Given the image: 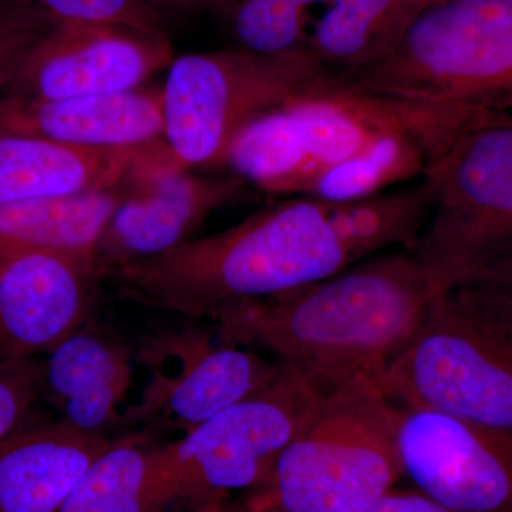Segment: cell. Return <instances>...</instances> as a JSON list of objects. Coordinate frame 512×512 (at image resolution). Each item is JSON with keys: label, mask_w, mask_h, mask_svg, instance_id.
I'll return each mask as SVG.
<instances>
[{"label": "cell", "mask_w": 512, "mask_h": 512, "mask_svg": "<svg viewBox=\"0 0 512 512\" xmlns=\"http://www.w3.org/2000/svg\"><path fill=\"white\" fill-rule=\"evenodd\" d=\"M434 286L410 248L311 285L242 303L212 322L229 345L274 353L316 397L382 382L429 312Z\"/></svg>", "instance_id": "obj_1"}, {"label": "cell", "mask_w": 512, "mask_h": 512, "mask_svg": "<svg viewBox=\"0 0 512 512\" xmlns=\"http://www.w3.org/2000/svg\"><path fill=\"white\" fill-rule=\"evenodd\" d=\"M359 201L295 197L232 228L104 274L123 299L191 319H214L322 281L363 261Z\"/></svg>", "instance_id": "obj_2"}, {"label": "cell", "mask_w": 512, "mask_h": 512, "mask_svg": "<svg viewBox=\"0 0 512 512\" xmlns=\"http://www.w3.org/2000/svg\"><path fill=\"white\" fill-rule=\"evenodd\" d=\"M380 387L402 409H430L512 431V295L458 282L429 312Z\"/></svg>", "instance_id": "obj_3"}, {"label": "cell", "mask_w": 512, "mask_h": 512, "mask_svg": "<svg viewBox=\"0 0 512 512\" xmlns=\"http://www.w3.org/2000/svg\"><path fill=\"white\" fill-rule=\"evenodd\" d=\"M402 407L370 380L319 399L239 512H366L403 476Z\"/></svg>", "instance_id": "obj_4"}, {"label": "cell", "mask_w": 512, "mask_h": 512, "mask_svg": "<svg viewBox=\"0 0 512 512\" xmlns=\"http://www.w3.org/2000/svg\"><path fill=\"white\" fill-rule=\"evenodd\" d=\"M439 104L376 96L335 76L256 117L229 144L222 167L258 190L305 197L323 174L400 128L439 131Z\"/></svg>", "instance_id": "obj_5"}, {"label": "cell", "mask_w": 512, "mask_h": 512, "mask_svg": "<svg viewBox=\"0 0 512 512\" xmlns=\"http://www.w3.org/2000/svg\"><path fill=\"white\" fill-rule=\"evenodd\" d=\"M389 99L512 107V0H437L396 45L362 69L335 74Z\"/></svg>", "instance_id": "obj_6"}, {"label": "cell", "mask_w": 512, "mask_h": 512, "mask_svg": "<svg viewBox=\"0 0 512 512\" xmlns=\"http://www.w3.org/2000/svg\"><path fill=\"white\" fill-rule=\"evenodd\" d=\"M332 76L309 49L177 57L161 87L168 153L180 170L222 167L229 144L248 123Z\"/></svg>", "instance_id": "obj_7"}, {"label": "cell", "mask_w": 512, "mask_h": 512, "mask_svg": "<svg viewBox=\"0 0 512 512\" xmlns=\"http://www.w3.org/2000/svg\"><path fill=\"white\" fill-rule=\"evenodd\" d=\"M319 402L284 365L274 383L204 421L180 440L151 446L154 476L168 510L214 495L251 493Z\"/></svg>", "instance_id": "obj_8"}, {"label": "cell", "mask_w": 512, "mask_h": 512, "mask_svg": "<svg viewBox=\"0 0 512 512\" xmlns=\"http://www.w3.org/2000/svg\"><path fill=\"white\" fill-rule=\"evenodd\" d=\"M431 212L412 251L431 284H456L512 235V114L471 128L421 178Z\"/></svg>", "instance_id": "obj_9"}, {"label": "cell", "mask_w": 512, "mask_h": 512, "mask_svg": "<svg viewBox=\"0 0 512 512\" xmlns=\"http://www.w3.org/2000/svg\"><path fill=\"white\" fill-rule=\"evenodd\" d=\"M403 476L453 512H512V431L430 409H402Z\"/></svg>", "instance_id": "obj_10"}, {"label": "cell", "mask_w": 512, "mask_h": 512, "mask_svg": "<svg viewBox=\"0 0 512 512\" xmlns=\"http://www.w3.org/2000/svg\"><path fill=\"white\" fill-rule=\"evenodd\" d=\"M173 60L165 35L120 26H55L30 50L2 96L59 100L133 92Z\"/></svg>", "instance_id": "obj_11"}, {"label": "cell", "mask_w": 512, "mask_h": 512, "mask_svg": "<svg viewBox=\"0 0 512 512\" xmlns=\"http://www.w3.org/2000/svg\"><path fill=\"white\" fill-rule=\"evenodd\" d=\"M93 269L0 242V363L50 353L90 319Z\"/></svg>", "instance_id": "obj_12"}, {"label": "cell", "mask_w": 512, "mask_h": 512, "mask_svg": "<svg viewBox=\"0 0 512 512\" xmlns=\"http://www.w3.org/2000/svg\"><path fill=\"white\" fill-rule=\"evenodd\" d=\"M248 190L237 177L207 180L177 168L134 174L97 248V279L183 244L212 212L244 200Z\"/></svg>", "instance_id": "obj_13"}, {"label": "cell", "mask_w": 512, "mask_h": 512, "mask_svg": "<svg viewBox=\"0 0 512 512\" xmlns=\"http://www.w3.org/2000/svg\"><path fill=\"white\" fill-rule=\"evenodd\" d=\"M0 134L93 150H134L164 140L163 92L22 100L0 96Z\"/></svg>", "instance_id": "obj_14"}, {"label": "cell", "mask_w": 512, "mask_h": 512, "mask_svg": "<svg viewBox=\"0 0 512 512\" xmlns=\"http://www.w3.org/2000/svg\"><path fill=\"white\" fill-rule=\"evenodd\" d=\"M163 143L134 150H93L0 134V207L119 187L150 163Z\"/></svg>", "instance_id": "obj_15"}, {"label": "cell", "mask_w": 512, "mask_h": 512, "mask_svg": "<svg viewBox=\"0 0 512 512\" xmlns=\"http://www.w3.org/2000/svg\"><path fill=\"white\" fill-rule=\"evenodd\" d=\"M109 436L63 420L20 427L0 441V512H60Z\"/></svg>", "instance_id": "obj_16"}, {"label": "cell", "mask_w": 512, "mask_h": 512, "mask_svg": "<svg viewBox=\"0 0 512 512\" xmlns=\"http://www.w3.org/2000/svg\"><path fill=\"white\" fill-rule=\"evenodd\" d=\"M131 384L126 348L97 329L90 319L49 353L43 389L64 423L86 433L107 436L126 424L120 413Z\"/></svg>", "instance_id": "obj_17"}, {"label": "cell", "mask_w": 512, "mask_h": 512, "mask_svg": "<svg viewBox=\"0 0 512 512\" xmlns=\"http://www.w3.org/2000/svg\"><path fill=\"white\" fill-rule=\"evenodd\" d=\"M282 372L281 362L266 360L254 349L225 342L210 348L207 340L197 339L194 355L161 393L164 424L190 433L221 410L265 389Z\"/></svg>", "instance_id": "obj_18"}, {"label": "cell", "mask_w": 512, "mask_h": 512, "mask_svg": "<svg viewBox=\"0 0 512 512\" xmlns=\"http://www.w3.org/2000/svg\"><path fill=\"white\" fill-rule=\"evenodd\" d=\"M128 184L3 205L0 242L63 255L96 274L97 248Z\"/></svg>", "instance_id": "obj_19"}, {"label": "cell", "mask_w": 512, "mask_h": 512, "mask_svg": "<svg viewBox=\"0 0 512 512\" xmlns=\"http://www.w3.org/2000/svg\"><path fill=\"white\" fill-rule=\"evenodd\" d=\"M309 26V50L333 74L362 69L386 55L426 6L413 0H328Z\"/></svg>", "instance_id": "obj_20"}, {"label": "cell", "mask_w": 512, "mask_h": 512, "mask_svg": "<svg viewBox=\"0 0 512 512\" xmlns=\"http://www.w3.org/2000/svg\"><path fill=\"white\" fill-rule=\"evenodd\" d=\"M147 436H123L93 461L60 512H170L151 461Z\"/></svg>", "instance_id": "obj_21"}, {"label": "cell", "mask_w": 512, "mask_h": 512, "mask_svg": "<svg viewBox=\"0 0 512 512\" xmlns=\"http://www.w3.org/2000/svg\"><path fill=\"white\" fill-rule=\"evenodd\" d=\"M224 18L241 49L262 55L309 49V16L295 0H227Z\"/></svg>", "instance_id": "obj_22"}, {"label": "cell", "mask_w": 512, "mask_h": 512, "mask_svg": "<svg viewBox=\"0 0 512 512\" xmlns=\"http://www.w3.org/2000/svg\"><path fill=\"white\" fill-rule=\"evenodd\" d=\"M52 25L120 26L164 35L163 15L150 0H15Z\"/></svg>", "instance_id": "obj_23"}, {"label": "cell", "mask_w": 512, "mask_h": 512, "mask_svg": "<svg viewBox=\"0 0 512 512\" xmlns=\"http://www.w3.org/2000/svg\"><path fill=\"white\" fill-rule=\"evenodd\" d=\"M55 25L15 0L0 3V96L18 74L26 56Z\"/></svg>", "instance_id": "obj_24"}, {"label": "cell", "mask_w": 512, "mask_h": 512, "mask_svg": "<svg viewBox=\"0 0 512 512\" xmlns=\"http://www.w3.org/2000/svg\"><path fill=\"white\" fill-rule=\"evenodd\" d=\"M43 389V366L35 360L0 363V441L25 426Z\"/></svg>", "instance_id": "obj_25"}, {"label": "cell", "mask_w": 512, "mask_h": 512, "mask_svg": "<svg viewBox=\"0 0 512 512\" xmlns=\"http://www.w3.org/2000/svg\"><path fill=\"white\" fill-rule=\"evenodd\" d=\"M458 282H480L512 295V235Z\"/></svg>", "instance_id": "obj_26"}, {"label": "cell", "mask_w": 512, "mask_h": 512, "mask_svg": "<svg viewBox=\"0 0 512 512\" xmlns=\"http://www.w3.org/2000/svg\"><path fill=\"white\" fill-rule=\"evenodd\" d=\"M366 512H453L419 490H396L383 495Z\"/></svg>", "instance_id": "obj_27"}, {"label": "cell", "mask_w": 512, "mask_h": 512, "mask_svg": "<svg viewBox=\"0 0 512 512\" xmlns=\"http://www.w3.org/2000/svg\"><path fill=\"white\" fill-rule=\"evenodd\" d=\"M183 512H239V507L238 504L229 500V495H214V497L191 505Z\"/></svg>", "instance_id": "obj_28"}, {"label": "cell", "mask_w": 512, "mask_h": 512, "mask_svg": "<svg viewBox=\"0 0 512 512\" xmlns=\"http://www.w3.org/2000/svg\"><path fill=\"white\" fill-rule=\"evenodd\" d=\"M156 8H171L184 10V12H195L192 0H150Z\"/></svg>", "instance_id": "obj_29"}, {"label": "cell", "mask_w": 512, "mask_h": 512, "mask_svg": "<svg viewBox=\"0 0 512 512\" xmlns=\"http://www.w3.org/2000/svg\"><path fill=\"white\" fill-rule=\"evenodd\" d=\"M225 2L227 0H192L195 12L197 10H211V12L218 13L221 16L224 13Z\"/></svg>", "instance_id": "obj_30"}, {"label": "cell", "mask_w": 512, "mask_h": 512, "mask_svg": "<svg viewBox=\"0 0 512 512\" xmlns=\"http://www.w3.org/2000/svg\"><path fill=\"white\" fill-rule=\"evenodd\" d=\"M298 5H301L303 9L309 10L312 6L325 5L328 0H295Z\"/></svg>", "instance_id": "obj_31"}, {"label": "cell", "mask_w": 512, "mask_h": 512, "mask_svg": "<svg viewBox=\"0 0 512 512\" xmlns=\"http://www.w3.org/2000/svg\"><path fill=\"white\" fill-rule=\"evenodd\" d=\"M413 2L420 3L423 6H429L431 3L437 2V0H413Z\"/></svg>", "instance_id": "obj_32"}]
</instances>
